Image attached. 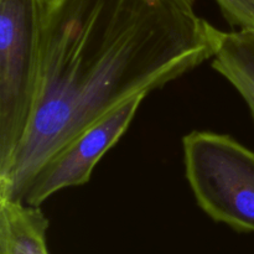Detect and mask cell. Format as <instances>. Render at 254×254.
<instances>
[{"mask_svg":"<svg viewBox=\"0 0 254 254\" xmlns=\"http://www.w3.org/2000/svg\"><path fill=\"white\" fill-rule=\"evenodd\" d=\"M212 29L174 0H45L36 103L0 200L21 202L40 168L97 119L212 59Z\"/></svg>","mask_w":254,"mask_h":254,"instance_id":"obj_1","label":"cell"},{"mask_svg":"<svg viewBox=\"0 0 254 254\" xmlns=\"http://www.w3.org/2000/svg\"><path fill=\"white\" fill-rule=\"evenodd\" d=\"M45 0H0V173L22 143L36 103Z\"/></svg>","mask_w":254,"mask_h":254,"instance_id":"obj_2","label":"cell"},{"mask_svg":"<svg viewBox=\"0 0 254 254\" xmlns=\"http://www.w3.org/2000/svg\"><path fill=\"white\" fill-rule=\"evenodd\" d=\"M185 173L198 206L216 222L254 232V151L213 131L183 139Z\"/></svg>","mask_w":254,"mask_h":254,"instance_id":"obj_3","label":"cell"},{"mask_svg":"<svg viewBox=\"0 0 254 254\" xmlns=\"http://www.w3.org/2000/svg\"><path fill=\"white\" fill-rule=\"evenodd\" d=\"M145 97L124 101L52 155L30 181L21 202L40 207L59 191L88 183L97 163L126 133Z\"/></svg>","mask_w":254,"mask_h":254,"instance_id":"obj_4","label":"cell"},{"mask_svg":"<svg viewBox=\"0 0 254 254\" xmlns=\"http://www.w3.org/2000/svg\"><path fill=\"white\" fill-rule=\"evenodd\" d=\"M212 67L242 96L254 121V30L212 29Z\"/></svg>","mask_w":254,"mask_h":254,"instance_id":"obj_5","label":"cell"},{"mask_svg":"<svg viewBox=\"0 0 254 254\" xmlns=\"http://www.w3.org/2000/svg\"><path fill=\"white\" fill-rule=\"evenodd\" d=\"M47 228L39 206L0 200V254H50Z\"/></svg>","mask_w":254,"mask_h":254,"instance_id":"obj_6","label":"cell"},{"mask_svg":"<svg viewBox=\"0 0 254 254\" xmlns=\"http://www.w3.org/2000/svg\"><path fill=\"white\" fill-rule=\"evenodd\" d=\"M216 2L233 27L254 30V0H216Z\"/></svg>","mask_w":254,"mask_h":254,"instance_id":"obj_7","label":"cell"},{"mask_svg":"<svg viewBox=\"0 0 254 254\" xmlns=\"http://www.w3.org/2000/svg\"><path fill=\"white\" fill-rule=\"evenodd\" d=\"M175 2H178L180 6H183L184 9L190 10V11H195L193 7H195V2L196 0H174Z\"/></svg>","mask_w":254,"mask_h":254,"instance_id":"obj_8","label":"cell"}]
</instances>
